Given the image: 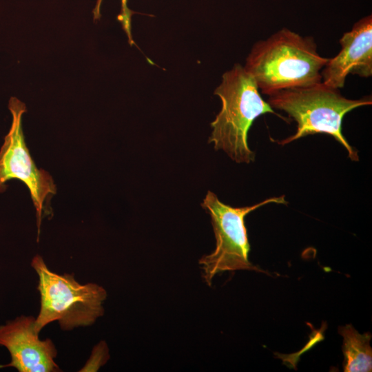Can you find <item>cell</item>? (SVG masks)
Segmentation results:
<instances>
[{
  "label": "cell",
  "mask_w": 372,
  "mask_h": 372,
  "mask_svg": "<svg viewBox=\"0 0 372 372\" xmlns=\"http://www.w3.org/2000/svg\"><path fill=\"white\" fill-rule=\"evenodd\" d=\"M328 58L321 56L311 37L282 28L257 41L244 67L262 94L311 86L322 82Z\"/></svg>",
  "instance_id": "1"
},
{
  "label": "cell",
  "mask_w": 372,
  "mask_h": 372,
  "mask_svg": "<svg viewBox=\"0 0 372 372\" xmlns=\"http://www.w3.org/2000/svg\"><path fill=\"white\" fill-rule=\"evenodd\" d=\"M214 94L221 100V109L211 123L212 132L208 143L215 149L223 150L238 163L254 161L255 154L248 145V132L260 116L275 112L259 92L251 76L239 63L225 72Z\"/></svg>",
  "instance_id": "2"
},
{
  "label": "cell",
  "mask_w": 372,
  "mask_h": 372,
  "mask_svg": "<svg viewBox=\"0 0 372 372\" xmlns=\"http://www.w3.org/2000/svg\"><path fill=\"white\" fill-rule=\"evenodd\" d=\"M267 103L273 109L286 112L297 123L296 133L280 141V145L288 144L310 134H327L346 149L351 161H359L357 150L342 134V120L350 111L371 105V96L347 99L341 94L339 89L320 82L311 86L274 92L269 95Z\"/></svg>",
  "instance_id": "3"
},
{
  "label": "cell",
  "mask_w": 372,
  "mask_h": 372,
  "mask_svg": "<svg viewBox=\"0 0 372 372\" xmlns=\"http://www.w3.org/2000/svg\"><path fill=\"white\" fill-rule=\"evenodd\" d=\"M31 266L37 273L41 307L35 318L37 332L58 321L62 330L90 326L104 313L105 289L95 283L81 285L73 275L56 273L48 269L43 258L36 255Z\"/></svg>",
  "instance_id": "4"
},
{
  "label": "cell",
  "mask_w": 372,
  "mask_h": 372,
  "mask_svg": "<svg viewBox=\"0 0 372 372\" xmlns=\"http://www.w3.org/2000/svg\"><path fill=\"white\" fill-rule=\"evenodd\" d=\"M269 203L285 204V196L272 197L251 206L234 207L222 203L217 196L208 191L201 206L211 216L216 238V248L198 261L203 277L211 286L214 277L224 271L249 270L265 271L249 260L250 245L245 218L250 212Z\"/></svg>",
  "instance_id": "5"
},
{
  "label": "cell",
  "mask_w": 372,
  "mask_h": 372,
  "mask_svg": "<svg viewBox=\"0 0 372 372\" xmlns=\"http://www.w3.org/2000/svg\"><path fill=\"white\" fill-rule=\"evenodd\" d=\"M9 107L12 123L0 149V193L6 190V183L11 179H19L25 184L36 209L39 234L45 203L56 193V188L51 175L37 167L25 142L21 122L25 105L12 99Z\"/></svg>",
  "instance_id": "6"
},
{
  "label": "cell",
  "mask_w": 372,
  "mask_h": 372,
  "mask_svg": "<svg viewBox=\"0 0 372 372\" xmlns=\"http://www.w3.org/2000/svg\"><path fill=\"white\" fill-rule=\"evenodd\" d=\"M35 318L24 315L0 325V346L7 349L11 360L0 368L12 367L19 372L61 371L54 361L57 350L48 338L41 340Z\"/></svg>",
  "instance_id": "7"
},
{
  "label": "cell",
  "mask_w": 372,
  "mask_h": 372,
  "mask_svg": "<svg viewBox=\"0 0 372 372\" xmlns=\"http://www.w3.org/2000/svg\"><path fill=\"white\" fill-rule=\"evenodd\" d=\"M341 50L321 71L322 82L340 89L350 74L368 78L372 75V15L355 23L339 41Z\"/></svg>",
  "instance_id": "8"
},
{
  "label": "cell",
  "mask_w": 372,
  "mask_h": 372,
  "mask_svg": "<svg viewBox=\"0 0 372 372\" xmlns=\"http://www.w3.org/2000/svg\"><path fill=\"white\" fill-rule=\"evenodd\" d=\"M339 333L343 338V369L345 372H367L372 370L371 334L358 333L351 324L340 326Z\"/></svg>",
  "instance_id": "9"
},
{
  "label": "cell",
  "mask_w": 372,
  "mask_h": 372,
  "mask_svg": "<svg viewBox=\"0 0 372 372\" xmlns=\"http://www.w3.org/2000/svg\"><path fill=\"white\" fill-rule=\"evenodd\" d=\"M109 359L108 348L105 342H101L93 349L91 356L81 371H96Z\"/></svg>",
  "instance_id": "10"
},
{
  "label": "cell",
  "mask_w": 372,
  "mask_h": 372,
  "mask_svg": "<svg viewBox=\"0 0 372 372\" xmlns=\"http://www.w3.org/2000/svg\"><path fill=\"white\" fill-rule=\"evenodd\" d=\"M103 0H98L96 6L93 10L94 19H99L100 14V8ZM121 1V12L118 17V21H121L123 28L127 34L129 43L130 45L133 44V39L131 33V17L132 12L128 8L127 2V0Z\"/></svg>",
  "instance_id": "11"
}]
</instances>
